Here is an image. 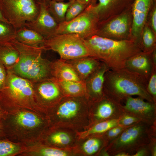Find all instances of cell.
<instances>
[{
	"instance_id": "obj_13",
	"label": "cell",
	"mask_w": 156,
	"mask_h": 156,
	"mask_svg": "<svg viewBox=\"0 0 156 156\" xmlns=\"http://www.w3.org/2000/svg\"><path fill=\"white\" fill-rule=\"evenodd\" d=\"M73 68L80 79L85 81L99 66L101 62L91 56L65 60Z\"/></svg>"
},
{
	"instance_id": "obj_30",
	"label": "cell",
	"mask_w": 156,
	"mask_h": 156,
	"mask_svg": "<svg viewBox=\"0 0 156 156\" xmlns=\"http://www.w3.org/2000/svg\"><path fill=\"white\" fill-rule=\"evenodd\" d=\"M101 145L100 140L95 138L89 139L83 144V151L88 155H92L96 153L99 150Z\"/></svg>"
},
{
	"instance_id": "obj_39",
	"label": "cell",
	"mask_w": 156,
	"mask_h": 156,
	"mask_svg": "<svg viewBox=\"0 0 156 156\" xmlns=\"http://www.w3.org/2000/svg\"><path fill=\"white\" fill-rule=\"evenodd\" d=\"M82 2H83L88 5H94L96 3L97 0H78Z\"/></svg>"
},
{
	"instance_id": "obj_10",
	"label": "cell",
	"mask_w": 156,
	"mask_h": 156,
	"mask_svg": "<svg viewBox=\"0 0 156 156\" xmlns=\"http://www.w3.org/2000/svg\"><path fill=\"white\" fill-rule=\"evenodd\" d=\"M32 83L34 91L36 92L43 101L50 102L60 100L63 98L64 95L54 78H47Z\"/></svg>"
},
{
	"instance_id": "obj_23",
	"label": "cell",
	"mask_w": 156,
	"mask_h": 156,
	"mask_svg": "<svg viewBox=\"0 0 156 156\" xmlns=\"http://www.w3.org/2000/svg\"><path fill=\"white\" fill-rule=\"evenodd\" d=\"M74 0L67 2L55 1H46L45 2L49 12L59 24L65 21L67 10Z\"/></svg>"
},
{
	"instance_id": "obj_28",
	"label": "cell",
	"mask_w": 156,
	"mask_h": 156,
	"mask_svg": "<svg viewBox=\"0 0 156 156\" xmlns=\"http://www.w3.org/2000/svg\"><path fill=\"white\" fill-rule=\"evenodd\" d=\"M15 30L10 24L0 21V44L10 42L15 39Z\"/></svg>"
},
{
	"instance_id": "obj_7",
	"label": "cell",
	"mask_w": 156,
	"mask_h": 156,
	"mask_svg": "<svg viewBox=\"0 0 156 156\" xmlns=\"http://www.w3.org/2000/svg\"><path fill=\"white\" fill-rule=\"evenodd\" d=\"M99 22L97 15L88 5L74 19L59 24L55 34H74L85 39L96 34Z\"/></svg>"
},
{
	"instance_id": "obj_24",
	"label": "cell",
	"mask_w": 156,
	"mask_h": 156,
	"mask_svg": "<svg viewBox=\"0 0 156 156\" xmlns=\"http://www.w3.org/2000/svg\"><path fill=\"white\" fill-rule=\"evenodd\" d=\"M16 122L20 125L27 128H33L41 123L40 119L34 114L27 112L19 113L15 118Z\"/></svg>"
},
{
	"instance_id": "obj_21",
	"label": "cell",
	"mask_w": 156,
	"mask_h": 156,
	"mask_svg": "<svg viewBox=\"0 0 156 156\" xmlns=\"http://www.w3.org/2000/svg\"><path fill=\"white\" fill-rule=\"evenodd\" d=\"M141 125H135L126 129L120 135L115 143L116 148H123L132 145L141 137L143 132Z\"/></svg>"
},
{
	"instance_id": "obj_14",
	"label": "cell",
	"mask_w": 156,
	"mask_h": 156,
	"mask_svg": "<svg viewBox=\"0 0 156 156\" xmlns=\"http://www.w3.org/2000/svg\"><path fill=\"white\" fill-rule=\"evenodd\" d=\"M79 97L66 96L63 99L62 98L57 109V114L58 117L62 119L66 120L76 116L83 102Z\"/></svg>"
},
{
	"instance_id": "obj_36",
	"label": "cell",
	"mask_w": 156,
	"mask_h": 156,
	"mask_svg": "<svg viewBox=\"0 0 156 156\" xmlns=\"http://www.w3.org/2000/svg\"><path fill=\"white\" fill-rule=\"evenodd\" d=\"M6 76V70L4 66L0 63V91L4 86Z\"/></svg>"
},
{
	"instance_id": "obj_9",
	"label": "cell",
	"mask_w": 156,
	"mask_h": 156,
	"mask_svg": "<svg viewBox=\"0 0 156 156\" xmlns=\"http://www.w3.org/2000/svg\"><path fill=\"white\" fill-rule=\"evenodd\" d=\"M155 0H134L132 5L133 23L131 33L135 37H138L145 24L148 13Z\"/></svg>"
},
{
	"instance_id": "obj_31",
	"label": "cell",
	"mask_w": 156,
	"mask_h": 156,
	"mask_svg": "<svg viewBox=\"0 0 156 156\" xmlns=\"http://www.w3.org/2000/svg\"><path fill=\"white\" fill-rule=\"evenodd\" d=\"M17 146L5 140H0V156H7L16 152Z\"/></svg>"
},
{
	"instance_id": "obj_42",
	"label": "cell",
	"mask_w": 156,
	"mask_h": 156,
	"mask_svg": "<svg viewBox=\"0 0 156 156\" xmlns=\"http://www.w3.org/2000/svg\"><path fill=\"white\" fill-rule=\"evenodd\" d=\"M128 155V154L125 153H120L115 155L116 156H126Z\"/></svg>"
},
{
	"instance_id": "obj_33",
	"label": "cell",
	"mask_w": 156,
	"mask_h": 156,
	"mask_svg": "<svg viewBox=\"0 0 156 156\" xmlns=\"http://www.w3.org/2000/svg\"><path fill=\"white\" fill-rule=\"evenodd\" d=\"M156 66L153 67L152 71L148 80L147 90L149 94L154 99L156 96Z\"/></svg>"
},
{
	"instance_id": "obj_18",
	"label": "cell",
	"mask_w": 156,
	"mask_h": 156,
	"mask_svg": "<svg viewBox=\"0 0 156 156\" xmlns=\"http://www.w3.org/2000/svg\"><path fill=\"white\" fill-rule=\"evenodd\" d=\"M134 0H97V3L91 5L93 11L101 21L104 14L110 10L131 7Z\"/></svg>"
},
{
	"instance_id": "obj_8",
	"label": "cell",
	"mask_w": 156,
	"mask_h": 156,
	"mask_svg": "<svg viewBox=\"0 0 156 156\" xmlns=\"http://www.w3.org/2000/svg\"><path fill=\"white\" fill-rule=\"evenodd\" d=\"M39 6L36 17L27 23L24 27L35 31L46 39L55 34L58 24L49 12L45 1L40 2Z\"/></svg>"
},
{
	"instance_id": "obj_20",
	"label": "cell",
	"mask_w": 156,
	"mask_h": 156,
	"mask_svg": "<svg viewBox=\"0 0 156 156\" xmlns=\"http://www.w3.org/2000/svg\"><path fill=\"white\" fill-rule=\"evenodd\" d=\"M54 79L64 95L66 96L79 97L87 94L85 81H65Z\"/></svg>"
},
{
	"instance_id": "obj_4",
	"label": "cell",
	"mask_w": 156,
	"mask_h": 156,
	"mask_svg": "<svg viewBox=\"0 0 156 156\" xmlns=\"http://www.w3.org/2000/svg\"><path fill=\"white\" fill-rule=\"evenodd\" d=\"M43 46L44 50L55 51L65 60L91 56L85 40L76 34H55L45 39Z\"/></svg>"
},
{
	"instance_id": "obj_17",
	"label": "cell",
	"mask_w": 156,
	"mask_h": 156,
	"mask_svg": "<svg viewBox=\"0 0 156 156\" xmlns=\"http://www.w3.org/2000/svg\"><path fill=\"white\" fill-rule=\"evenodd\" d=\"M128 24L127 17L122 16L112 21L102 28L98 29L95 34L104 37L110 35L116 36H122L127 32Z\"/></svg>"
},
{
	"instance_id": "obj_40",
	"label": "cell",
	"mask_w": 156,
	"mask_h": 156,
	"mask_svg": "<svg viewBox=\"0 0 156 156\" xmlns=\"http://www.w3.org/2000/svg\"><path fill=\"white\" fill-rule=\"evenodd\" d=\"M146 150L144 149H141L139 150L137 153L134 154V156H143L146 155Z\"/></svg>"
},
{
	"instance_id": "obj_1",
	"label": "cell",
	"mask_w": 156,
	"mask_h": 156,
	"mask_svg": "<svg viewBox=\"0 0 156 156\" xmlns=\"http://www.w3.org/2000/svg\"><path fill=\"white\" fill-rule=\"evenodd\" d=\"M84 40L91 56L111 70L125 68L129 59L143 52L142 47L134 41L114 40L96 34Z\"/></svg>"
},
{
	"instance_id": "obj_34",
	"label": "cell",
	"mask_w": 156,
	"mask_h": 156,
	"mask_svg": "<svg viewBox=\"0 0 156 156\" xmlns=\"http://www.w3.org/2000/svg\"><path fill=\"white\" fill-rule=\"evenodd\" d=\"M41 155L45 156H66L67 153L62 150L53 148H45L41 150Z\"/></svg>"
},
{
	"instance_id": "obj_26",
	"label": "cell",
	"mask_w": 156,
	"mask_h": 156,
	"mask_svg": "<svg viewBox=\"0 0 156 156\" xmlns=\"http://www.w3.org/2000/svg\"><path fill=\"white\" fill-rule=\"evenodd\" d=\"M118 124V120L116 119H112L99 122L87 131L84 136L107 131L111 128L117 126Z\"/></svg>"
},
{
	"instance_id": "obj_27",
	"label": "cell",
	"mask_w": 156,
	"mask_h": 156,
	"mask_svg": "<svg viewBox=\"0 0 156 156\" xmlns=\"http://www.w3.org/2000/svg\"><path fill=\"white\" fill-rule=\"evenodd\" d=\"M88 6L86 4L78 0H75L68 8L65 17V21L74 19L81 13Z\"/></svg>"
},
{
	"instance_id": "obj_25",
	"label": "cell",
	"mask_w": 156,
	"mask_h": 156,
	"mask_svg": "<svg viewBox=\"0 0 156 156\" xmlns=\"http://www.w3.org/2000/svg\"><path fill=\"white\" fill-rule=\"evenodd\" d=\"M114 110V106L111 101H103L98 107L95 116L99 119H107L113 115Z\"/></svg>"
},
{
	"instance_id": "obj_43",
	"label": "cell",
	"mask_w": 156,
	"mask_h": 156,
	"mask_svg": "<svg viewBox=\"0 0 156 156\" xmlns=\"http://www.w3.org/2000/svg\"><path fill=\"white\" fill-rule=\"evenodd\" d=\"M64 0H45V1H62ZM73 0H69V1H70Z\"/></svg>"
},
{
	"instance_id": "obj_41",
	"label": "cell",
	"mask_w": 156,
	"mask_h": 156,
	"mask_svg": "<svg viewBox=\"0 0 156 156\" xmlns=\"http://www.w3.org/2000/svg\"><path fill=\"white\" fill-rule=\"evenodd\" d=\"M0 21H3L7 23H8L9 24L8 22L5 19V18L3 17L1 12L0 9Z\"/></svg>"
},
{
	"instance_id": "obj_2",
	"label": "cell",
	"mask_w": 156,
	"mask_h": 156,
	"mask_svg": "<svg viewBox=\"0 0 156 156\" xmlns=\"http://www.w3.org/2000/svg\"><path fill=\"white\" fill-rule=\"evenodd\" d=\"M18 51V62L6 70L32 82L52 77L51 62L42 56L43 46L34 47L22 43L14 39L10 42Z\"/></svg>"
},
{
	"instance_id": "obj_22",
	"label": "cell",
	"mask_w": 156,
	"mask_h": 156,
	"mask_svg": "<svg viewBox=\"0 0 156 156\" xmlns=\"http://www.w3.org/2000/svg\"><path fill=\"white\" fill-rule=\"evenodd\" d=\"M19 57L18 51L10 42L0 44V63L6 70L14 65Z\"/></svg>"
},
{
	"instance_id": "obj_11",
	"label": "cell",
	"mask_w": 156,
	"mask_h": 156,
	"mask_svg": "<svg viewBox=\"0 0 156 156\" xmlns=\"http://www.w3.org/2000/svg\"><path fill=\"white\" fill-rule=\"evenodd\" d=\"M151 51H143L132 57L127 62L125 68L144 77L149 80L153 67Z\"/></svg>"
},
{
	"instance_id": "obj_19",
	"label": "cell",
	"mask_w": 156,
	"mask_h": 156,
	"mask_svg": "<svg viewBox=\"0 0 156 156\" xmlns=\"http://www.w3.org/2000/svg\"><path fill=\"white\" fill-rule=\"evenodd\" d=\"M15 39L25 44L34 47L43 46L45 38L32 29L24 27L16 29Z\"/></svg>"
},
{
	"instance_id": "obj_45",
	"label": "cell",
	"mask_w": 156,
	"mask_h": 156,
	"mask_svg": "<svg viewBox=\"0 0 156 156\" xmlns=\"http://www.w3.org/2000/svg\"><path fill=\"white\" fill-rule=\"evenodd\" d=\"M0 123H1V121H0Z\"/></svg>"
},
{
	"instance_id": "obj_44",
	"label": "cell",
	"mask_w": 156,
	"mask_h": 156,
	"mask_svg": "<svg viewBox=\"0 0 156 156\" xmlns=\"http://www.w3.org/2000/svg\"><path fill=\"white\" fill-rule=\"evenodd\" d=\"M2 109H1V106L0 104V116L2 115Z\"/></svg>"
},
{
	"instance_id": "obj_6",
	"label": "cell",
	"mask_w": 156,
	"mask_h": 156,
	"mask_svg": "<svg viewBox=\"0 0 156 156\" xmlns=\"http://www.w3.org/2000/svg\"><path fill=\"white\" fill-rule=\"evenodd\" d=\"M4 86L0 91V104L5 105L10 101L21 103L32 100L35 94L33 83L6 71Z\"/></svg>"
},
{
	"instance_id": "obj_37",
	"label": "cell",
	"mask_w": 156,
	"mask_h": 156,
	"mask_svg": "<svg viewBox=\"0 0 156 156\" xmlns=\"http://www.w3.org/2000/svg\"><path fill=\"white\" fill-rule=\"evenodd\" d=\"M122 128L120 127H115L108 130L107 135L110 138L116 137L122 132Z\"/></svg>"
},
{
	"instance_id": "obj_12",
	"label": "cell",
	"mask_w": 156,
	"mask_h": 156,
	"mask_svg": "<svg viewBox=\"0 0 156 156\" xmlns=\"http://www.w3.org/2000/svg\"><path fill=\"white\" fill-rule=\"evenodd\" d=\"M109 69L102 62L98 67L85 81L86 92L91 96L99 97L102 94L105 81V75Z\"/></svg>"
},
{
	"instance_id": "obj_3",
	"label": "cell",
	"mask_w": 156,
	"mask_h": 156,
	"mask_svg": "<svg viewBox=\"0 0 156 156\" xmlns=\"http://www.w3.org/2000/svg\"><path fill=\"white\" fill-rule=\"evenodd\" d=\"M148 81L126 68L117 70L109 69L105 74L103 89L118 96H137L153 103L147 90Z\"/></svg>"
},
{
	"instance_id": "obj_5",
	"label": "cell",
	"mask_w": 156,
	"mask_h": 156,
	"mask_svg": "<svg viewBox=\"0 0 156 156\" xmlns=\"http://www.w3.org/2000/svg\"><path fill=\"white\" fill-rule=\"evenodd\" d=\"M39 8L34 0H0V9L3 17L15 29L34 20Z\"/></svg>"
},
{
	"instance_id": "obj_38",
	"label": "cell",
	"mask_w": 156,
	"mask_h": 156,
	"mask_svg": "<svg viewBox=\"0 0 156 156\" xmlns=\"http://www.w3.org/2000/svg\"><path fill=\"white\" fill-rule=\"evenodd\" d=\"M151 24L152 27L154 32L156 31V9L155 7L153 10L151 17Z\"/></svg>"
},
{
	"instance_id": "obj_16",
	"label": "cell",
	"mask_w": 156,
	"mask_h": 156,
	"mask_svg": "<svg viewBox=\"0 0 156 156\" xmlns=\"http://www.w3.org/2000/svg\"><path fill=\"white\" fill-rule=\"evenodd\" d=\"M153 103L146 101L139 97L134 98L129 96L127 98L125 107L128 110L142 117L148 118L152 116L154 110Z\"/></svg>"
},
{
	"instance_id": "obj_29",
	"label": "cell",
	"mask_w": 156,
	"mask_h": 156,
	"mask_svg": "<svg viewBox=\"0 0 156 156\" xmlns=\"http://www.w3.org/2000/svg\"><path fill=\"white\" fill-rule=\"evenodd\" d=\"M143 44L145 50V52L151 51V49L154 45V38L152 32L150 28L146 27L143 32L142 36Z\"/></svg>"
},
{
	"instance_id": "obj_32",
	"label": "cell",
	"mask_w": 156,
	"mask_h": 156,
	"mask_svg": "<svg viewBox=\"0 0 156 156\" xmlns=\"http://www.w3.org/2000/svg\"><path fill=\"white\" fill-rule=\"evenodd\" d=\"M51 140L53 143L61 145H66L69 143L71 141L70 136L66 133L59 132L53 134Z\"/></svg>"
},
{
	"instance_id": "obj_35",
	"label": "cell",
	"mask_w": 156,
	"mask_h": 156,
	"mask_svg": "<svg viewBox=\"0 0 156 156\" xmlns=\"http://www.w3.org/2000/svg\"><path fill=\"white\" fill-rule=\"evenodd\" d=\"M138 119L135 117L126 115L120 120L119 123L123 125L128 126L133 124L138 120Z\"/></svg>"
},
{
	"instance_id": "obj_15",
	"label": "cell",
	"mask_w": 156,
	"mask_h": 156,
	"mask_svg": "<svg viewBox=\"0 0 156 156\" xmlns=\"http://www.w3.org/2000/svg\"><path fill=\"white\" fill-rule=\"evenodd\" d=\"M51 74L53 77L57 80H81L72 65L61 58L51 62Z\"/></svg>"
}]
</instances>
